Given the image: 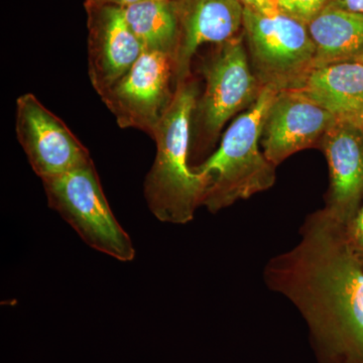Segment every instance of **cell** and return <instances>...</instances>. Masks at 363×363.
Instances as JSON below:
<instances>
[{"mask_svg":"<svg viewBox=\"0 0 363 363\" xmlns=\"http://www.w3.org/2000/svg\"><path fill=\"white\" fill-rule=\"evenodd\" d=\"M267 286L298 310L327 359L363 363V266L344 227L311 215L296 247L267 262Z\"/></svg>","mask_w":363,"mask_h":363,"instance_id":"obj_1","label":"cell"},{"mask_svg":"<svg viewBox=\"0 0 363 363\" xmlns=\"http://www.w3.org/2000/svg\"><path fill=\"white\" fill-rule=\"evenodd\" d=\"M199 95V85L192 75L179 83L152 138L156 159L143 192L150 212L164 223H188L201 206L202 181L190 164L191 121Z\"/></svg>","mask_w":363,"mask_h":363,"instance_id":"obj_2","label":"cell"},{"mask_svg":"<svg viewBox=\"0 0 363 363\" xmlns=\"http://www.w3.org/2000/svg\"><path fill=\"white\" fill-rule=\"evenodd\" d=\"M279 90L264 86L247 111L224 133L218 149L192 171L203 184L201 206L212 213L264 192L276 182V166L260 147L262 125Z\"/></svg>","mask_w":363,"mask_h":363,"instance_id":"obj_3","label":"cell"},{"mask_svg":"<svg viewBox=\"0 0 363 363\" xmlns=\"http://www.w3.org/2000/svg\"><path fill=\"white\" fill-rule=\"evenodd\" d=\"M243 33L217 45L203 60L204 92L198 97L191 121L190 161L213 147L227 121L253 102L262 89L253 73Z\"/></svg>","mask_w":363,"mask_h":363,"instance_id":"obj_4","label":"cell"},{"mask_svg":"<svg viewBox=\"0 0 363 363\" xmlns=\"http://www.w3.org/2000/svg\"><path fill=\"white\" fill-rule=\"evenodd\" d=\"M42 181L49 206L90 247L121 262L135 259L133 240L112 213L93 161Z\"/></svg>","mask_w":363,"mask_h":363,"instance_id":"obj_5","label":"cell"},{"mask_svg":"<svg viewBox=\"0 0 363 363\" xmlns=\"http://www.w3.org/2000/svg\"><path fill=\"white\" fill-rule=\"evenodd\" d=\"M242 32L250 65L262 87L295 89L315 66V45L308 26L292 16L245 9Z\"/></svg>","mask_w":363,"mask_h":363,"instance_id":"obj_6","label":"cell"},{"mask_svg":"<svg viewBox=\"0 0 363 363\" xmlns=\"http://www.w3.org/2000/svg\"><path fill=\"white\" fill-rule=\"evenodd\" d=\"M177 89L173 55L143 51L130 72L101 98L121 128L154 138Z\"/></svg>","mask_w":363,"mask_h":363,"instance_id":"obj_7","label":"cell"},{"mask_svg":"<svg viewBox=\"0 0 363 363\" xmlns=\"http://www.w3.org/2000/svg\"><path fill=\"white\" fill-rule=\"evenodd\" d=\"M16 131L40 179L62 175L92 161L77 136L32 93L16 99Z\"/></svg>","mask_w":363,"mask_h":363,"instance_id":"obj_8","label":"cell"},{"mask_svg":"<svg viewBox=\"0 0 363 363\" xmlns=\"http://www.w3.org/2000/svg\"><path fill=\"white\" fill-rule=\"evenodd\" d=\"M336 117L302 93L279 91L262 125L260 147L267 161L279 166L300 150L321 143Z\"/></svg>","mask_w":363,"mask_h":363,"instance_id":"obj_9","label":"cell"},{"mask_svg":"<svg viewBox=\"0 0 363 363\" xmlns=\"http://www.w3.org/2000/svg\"><path fill=\"white\" fill-rule=\"evenodd\" d=\"M88 26V73L100 97L130 72L145 50L114 6H85Z\"/></svg>","mask_w":363,"mask_h":363,"instance_id":"obj_10","label":"cell"},{"mask_svg":"<svg viewBox=\"0 0 363 363\" xmlns=\"http://www.w3.org/2000/svg\"><path fill=\"white\" fill-rule=\"evenodd\" d=\"M330 173L326 206L322 211L345 227L363 198V128L359 121L336 119L321 142Z\"/></svg>","mask_w":363,"mask_h":363,"instance_id":"obj_11","label":"cell"},{"mask_svg":"<svg viewBox=\"0 0 363 363\" xmlns=\"http://www.w3.org/2000/svg\"><path fill=\"white\" fill-rule=\"evenodd\" d=\"M178 14L177 85L191 76V63L205 44L221 45L241 35L245 6L240 0H173Z\"/></svg>","mask_w":363,"mask_h":363,"instance_id":"obj_12","label":"cell"},{"mask_svg":"<svg viewBox=\"0 0 363 363\" xmlns=\"http://www.w3.org/2000/svg\"><path fill=\"white\" fill-rule=\"evenodd\" d=\"M336 119L359 121L363 114V64L338 62L313 67L295 89Z\"/></svg>","mask_w":363,"mask_h":363,"instance_id":"obj_13","label":"cell"},{"mask_svg":"<svg viewBox=\"0 0 363 363\" xmlns=\"http://www.w3.org/2000/svg\"><path fill=\"white\" fill-rule=\"evenodd\" d=\"M307 26L315 45V66L358 61L363 56L362 14L329 6Z\"/></svg>","mask_w":363,"mask_h":363,"instance_id":"obj_14","label":"cell"},{"mask_svg":"<svg viewBox=\"0 0 363 363\" xmlns=\"http://www.w3.org/2000/svg\"><path fill=\"white\" fill-rule=\"evenodd\" d=\"M124 18L145 51L173 55L178 48V14L173 0H145L123 9Z\"/></svg>","mask_w":363,"mask_h":363,"instance_id":"obj_15","label":"cell"},{"mask_svg":"<svg viewBox=\"0 0 363 363\" xmlns=\"http://www.w3.org/2000/svg\"><path fill=\"white\" fill-rule=\"evenodd\" d=\"M332 0H278L281 13L308 23L330 6Z\"/></svg>","mask_w":363,"mask_h":363,"instance_id":"obj_16","label":"cell"},{"mask_svg":"<svg viewBox=\"0 0 363 363\" xmlns=\"http://www.w3.org/2000/svg\"><path fill=\"white\" fill-rule=\"evenodd\" d=\"M346 240L363 266V203L352 220L344 227Z\"/></svg>","mask_w":363,"mask_h":363,"instance_id":"obj_17","label":"cell"},{"mask_svg":"<svg viewBox=\"0 0 363 363\" xmlns=\"http://www.w3.org/2000/svg\"><path fill=\"white\" fill-rule=\"evenodd\" d=\"M245 9L262 14H277L281 13L278 0H240Z\"/></svg>","mask_w":363,"mask_h":363,"instance_id":"obj_18","label":"cell"},{"mask_svg":"<svg viewBox=\"0 0 363 363\" xmlns=\"http://www.w3.org/2000/svg\"><path fill=\"white\" fill-rule=\"evenodd\" d=\"M330 6L363 16V0H332Z\"/></svg>","mask_w":363,"mask_h":363,"instance_id":"obj_19","label":"cell"},{"mask_svg":"<svg viewBox=\"0 0 363 363\" xmlns=\"http://www.w3.org/2000/svg\"><path fill=\"white\" fill-rule=\"evenodd\" d=\"M142 1L145 0H85L84 6H114L125 9Z\"/></svg>","mask_w":363,"mask_h":363,"instance_id":"obj_20","label":"cell"},{"mask_svg":"<svg viewBox=\"0 0 363 363\" xmlns=\"http://www.w3.org/2000/svg\"><path fill=\"white\" fill-rule=\"evenodd\" d=\"M359 123H360V125H362V128H363V114H362V117H360Z\"/></svg>","mask_w":363,"mask_h":363,"instance_id":"obj_21","label":"cell"},{"mask_svg":"<svg viewBox=\"0 0 363 363\" xmlns=\"http://www.w3.org/2000/svg\"><path fill=\"white\" fill-rule=\"evenodd\" d=\"M358 61L362 62V63L363 64V56L362 57V58H360L359 60H358Z\"/></svg>","mask_w":363,"mask_h":363,"instance_id":"obj_22","label":"cell"}]
</instances>
